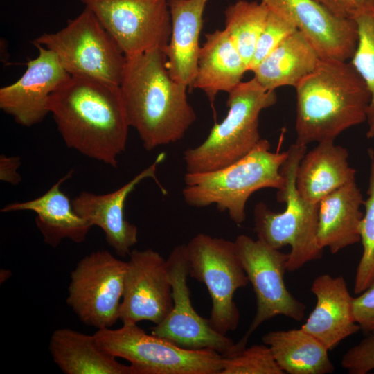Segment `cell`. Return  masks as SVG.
<instances>
[{
	"label": "cell",
	"mask_w": 374,
	"mask_h": 374,
	"mask_svg": "<svg viewBox=\"0 0 374 374\" xmlns=\"http://www.w3.org/2000/svg\"><path fill=\"white\" fill-rule=\"evenodd\" d=\"M166 260L173 307L161 323L151 328V333L185 349H211L223 357L244 348L215 330L209 320L194 309L187 281L189 273L185 244L176 246Z\"/></svg>",
	"instance_id": "cell-13"
},
{
	"label": "cell",
	"mask_w": 374,
	"mask_h": 374,
	"mask_svg": "<svg viewBox=\"0 0 374 374\" xmlns=\"http://www.w3.org/2000/svg\"><path fill=\"white\" fill-rule=\"evenodd\" d=\"M31 42L53 51L71 76L121 84L126 56L87 8L59 31L44 33Z\"/></svg>",
	"instance_id": "cell-7"
},
{
	"label": "cell",
	"mask_w": 374,
	"mask_h": 374,
	"mask_svg": "<svg viewBox=\"0 0 374 374\" xmlns=\"http://www.w3.org/2000/svg\"><path fill=\"white\" fill-rule=\"evenodd\" d=\"M288 151L271 152L270 143L260 139L246 156L224 168L184 176L182 195L185 202L193 207L215 204L220 211H227L237 224L246 218L245 205L256 190L283 188L285 178L280 168Z\"/></svg>",
	"instance_id": "cell-4"
},
{
	"label": "cell",
	"mask_w": 374,
	"mask_h": 374,
	"mask_svg": "<svg viewBox=\"0 0 374 374\" xmlns=\"http://www.w3.org/2000/svg\"><path fill=\"white\" fill-rule=\"evenodd\" d=\"M269 10L290 21L321 59L347 61L357 44L355 21L338 17L314 0H262Z\"/></svg>",
	"instance_id": "cell-15"
},
{
	"label": "cell",
	"mask_w": 374,
	"mask_h": 374,
	"mask_svg": "<svg viewBox=\"0 0 374 374\" xmlns=\"http://www.w3.org/2000/svg\"><path fill=\"white\" fill-rule=\"evenodd\" d=\"M295 89L297 143L334 141L366 121L371 94L350 62L321 58Z\"/></svg>",
	"instance_id": "cell-3"
},
{
	"label": "cell",
	"mask_w": 374,
	"mask_h": 374,
	"mask_svg": "<svg viewBox=\"0 0 374 374\" xmlns=\"http://www.w3.org/2000/svg\"><path fill=\"white\" fill-rule=\"evenodd\" d=\"M269 347L255 344L222 358L220 374H284Z\"/></svg>",
	"instance_id": "cell-30"
},
{
	"label": "cell",
	"mask_w": 374,
	"mask_h": 374,
	"mask_svg": "<svg viewBox=\"0 0 374 374\" xmlns=\"http://www.w3.org/2000/svg\"><path fill=\"white\" fill-rule=\"evenodd\" d=\"M119 87L129 125L147 150L182 139L196 120L188 87L172 79L163 49L126 57Z\"/></svg>",
	"instance_id": "cell-2"
},
{
	"label": "cell",
	"mask_w": 374,
	"mask_h": 374,
	"mask_svg": "<svg viewBox=\"0 0 374 374\" xmlns=\"http://www.w3.org/2000/svg\"><path fill=\"white\" fill-rule=\"evenodd\" d=\"M353 19L357 24L358 39L350 62L371 94L366 136L372 139L374 137V0H364Z\"/></svg>",
	"instance_id": "cell-28"
},
{
	"label": "cell",
	"mask_w": 374,
	"mask_h": 374,
	"mask_svg": "<svg viewBox=\"0 0 374 374\" xmlns=\"http://www.w3.org/2000/svg\"><path fill=\"white\" fill-rule=\"evenodd\" d=\"M205 37L190 90H202L213 106L217 93L230 92L249 69L225 29L207 33Z\"/></svg>",
	"instance_id": "cell-22"
},
{
	"label": "cell",
	"mask_w": 374,
	"mask_h": 374,
	"mask_svg": "<svg viewBox=\"0 0 374 374\" xmlns=\"http://www.w3.org/2000/svg\"><path fill=\"white\" fill-rule=\"evenodd\" d=\"M49 112L69 148L117 166L130 127L119 85L71 76L51 94Z\"/></svg>",
	"instance_id": "cell-1"
},
{
	"label": "cell",
	"mask_w": 374,
	"mask_h": 374,
	"mask_svg": "<svg viewBox=\"0 0 374 374\" xmlns=\"http://www.w3.org/2000/svg\"><path fill=\"white\" fill-rule=\"evenodd\" d=\"M185 245L189 276L204 283L211 298V326L223 335L235 330L240 313L233 295L249 281L235 242L199 233Z\"/></svg>",
	"instance_id": "cell-9"
},
{
	"label": "cell",
	"mask_w": 374,
	"mask_h": 374,
	"mask_svg": "<svg viewBox=\"0 0 374 374\" xmlns=\"http://www.w3.org/2000/svg\"><path fill=\"white\" fill-rule=\"evenodd\" d=\"M20 158L18 157L0 156V179L12 185H17L21 181V176L17 172L20 166Z\"/></svg>",
	"instance_id": "cell-35"
},
{
	"label": "cell",
	"mask_w": 374,
	"mask_h": 374,
	"mask_svg": "<svg viewBox=\"0 0 374 374\" xmlns=\"http://www.w3.org/2000/svg\"><path fill=\"white\" fill-rule=\"evenodd\" d=\"M234 242L256 297V314L242 338L248 341L262 323L278 315L301 321L306 306L293 296L284 281L289 253H283L246 235H238Z\"/></svg>",
	"instance_id": "cell-11"
},
{
	"label": "cell",
	"mask_w": 374,
	"mask_h": 374,
	"mask_svg": "<svg viewBox=\"0 0 374 374\" xmlns=\"http://www.w3.org/2000/svg\"><path fill=\"white\" fill-rule=\"evenodd\" d=\"M307 145L295 142L280 168L285 178L283 188L278 190L277 199L286 203L284 211L274 213L265 204L254 208V231L258 240L276 249L290 245L287 271L293 272L306 263L320 259L322 249L317 242L319 204L304 199L296 186L299 164L306 153Z\"/></svg>",
	"instance_id": "cell-5"
},
{
	"label": "cell",
	"mask_w": 374,
	"mask_h": 374,
	"mask_svg": "<svg viewBox=\"0 0 374 374\" xmlns=\"http://www.w3.org/2000/svg\"><path fill=\"white\" fill-rule=\"evenodd\" d=\"M353 314L363 332H374V283L359 296L353 298Z\"/></svg>",
	"instance_id": "cell-33"
},
{
	"label": "cell",
	"mask_w": 374,
	"mask_h": 374,
	"mask_svg": "<svg viewBox=\"0 0 374 374\" xmlns=\"http://www.w3.org/2000/svg\"><path fill=\"white\" fill-rule=\"evenodd\" d=\"M296 30V28L290 21L269 10L265 26L257 41L249 71H253L285 38Z\"/></svg>",
	"instance_id": "cell-31"
},
{
	"label": "cell",
	"mask_w": 374,
	"mask_h": 374,
	"mask_svg": "<svg viewBox=\"0 0 374 374\" xmlns=\"http://www.w3.org/2000/svg\"><path fill=\"white\" fill-rule=\"evenodd\" d=\"M341 366L350 374H366L374 369V332L343 355Z\"/></svg>",
	"instance_id": "cell-32"
},
{
	"label": "cell",
	"mask_w": 374,
	"mask_h": 374,
	"mask_svg": "<svg viewBox=\"0 0 374 374\" xmlns=\"http://www.w3.org/2000/svg\"><path fill=\"white\" fill-rule=\"evenodd\" d=\"M276 101L275 90L266 89L254 78L240 82L229 92L226 117L213 125L200 145L184 151L186 172L215 170L246 156L261 139L260 112Z\"/></svg>",
	"instance_id": "cell-6"
},
{
	"label": "cell",
	"mask_w": 374,
	"mask_h": 374,
	"mask_svg": "<svg viewBox=\"0 0 374 374\" xmlns=\"http://www.w3.org/2000/svg\"><path fill=\"white\" fill-rule=\"evenodd\" d=\"M268 13V8L262 1L258 3L245 0H239L225 10L224 29L248 69Z\"/></svg>",
	"instance_id": "cell-27"
},
{
	"label": "cell",
	"mask_w": 374,
	"mask_h": 374,
	"mask_svg": "<svg viewBox=\"0 0 374 374\" xmlns=\"http://www.w3.org/2000/svg\"><path fill=\"white\" fill-rule=\"evenodd\" d=\"M362 194L355 180L332 192L319 203L317 242L332 253L361 240Z\"/></svg>",
	"instance_id": "cell-23"
},
{
	"label": "cell",
	"mask_w": 374,
	"mask_h": 374,
	"mask_svg": "<svg viewBox=\"0 0 374 374\" xmlns=\"http://www.w3.org/2000/svg\"><path fill=\"white\" fill-rule=\"evenodd\" d=\"M98 345L116 358L130 363L136 374H220L223 356L211 349L188 350L156 335L137 323L117 329H98Z\"/></svg>",
	"instance_id": "cell-8"
},
{
	"label": "cell",
	"mask_w": 374,
	"mask_h": 374,
	"mask_svg": "<svg viewBox=\"0 0 374 374\" xmlns=\"http://www.w3.org/2000/svg\"><path fill=\"white\" fill-rule=\"evenodd\" d=\"M334 15L353 19L364 0H314Z\"/></svg>",
	"instance_id": "cell-34"
},
{
	"label": "cell",
	"mask_w": 374,
	"mask_h": 374,
	"mask_svg": "<svg viewBox=\"0 0 374 374\" xmlns=\"http://www.w3.org/2000/svg\"><path fill=\"white\" fill-rule=\"evenodd\" d=\"M127 261L106 250L82 258L70 274L66 303L81 322L98 329L119 320Z\"/></svg>",
	"instance_id": "cell-10"
},
{
	"label": "cell",
	"mask_w": 374,
	"mask_h": 374,
	"mask_svg": "<svg viewBox=\"0 0 374 374\" xmlns=\"http://www.w3.org/2000/svg\"><path fill=\"white\" fill-rule=\"evenodd\" d=\"M321 57L304 35L296 30L285 38L252 71L266 89L296 86L310 73Z\"/></svg>",
	"instance_id": "cell-25"
},
{
	"label": "cell",
	"mask_w": 374,
	"mask_h": 374,
	"mask_svg": "<svg viewBox=\"0 0 374 374\" xmlns=\"http://www.w3.org/2000/svg\"><path fill=\"white\" fill-rule=\"evenodd\" d=\"M98 19L126 57L164 49L171 32L168 0H80Z\"/></svg>",
	"instance_id": "cell-12"
},
{
	"label": "cell",
	"mask_w": 374,
	"mask_h": 374,
	"mask_svg": "<svg viewBox=\"0 0 374 374\" xmlns=\"http://www.w3.org/2000/svg\"><path fill=\"white\" fill-rule=\"evenodd\" d=\"M285 373L328 374L335 371L328 350L301 328L270 331L262 337Z\"/></svg>",
	"instance_id": "cell-26"
},
{
	"label": "cell",
	"mask_w": 374,
	"mask_h": 374,
	"mask_svg": "<svg viewBox=\"0 0 374 374\" xmlns=\"http://www.w3.org/2000/svg\"><path fill=\"white\" fill-rule=\"evenodd\" d=\"M371 161L367 199L364 202L365 214L360 223L359 234L363 253L357 267L353 290L360 294L374 283V151L368 150Z\"/></svg>",
	"instance_id": "cell-29"
},
{
	"label": "cell",
	"mask_w": 374,
	"mask_h": 374,
	"mask_svg": "<svg viewBox=\"0 0 374 374\" xmlns=\"http://www.w3.org/2000/svg\"><path fill=\"white\" fill-rule=\"evenodd\" d=\"M208 0H168L172 32L163 49L172 79L189 89L196 75L199 37L203 13Z\"/></svg>",
	"instance_id": "cell-20"
},
{
	"label": "cell",
	"mask_w": 374,
	"mask_h": 374,
	"mask_svg": "<svg viewBox=\"0 0 374 374\" xmlns=\"http://www.w3.org/2000/svg\"><path fill=\"white\" fill-rule=\"evenodd\" d=\"M311 291L317 303L301 328L328 350L361 330L353 314V298L343 276L320 275L314 280Z\"/></svg>",
	"instance_id": "cell-18"
},
{
	"label": "cell",
	"mask_w": 374,
	"mask_h": 374,
	"mask_svg": "<svg viewBox=\"0 0 374 374\" xmlns=\"http://www.w3.org/2000/svg\"><path fill=\"white\" fill-rule=\"evenodd\" d=\"M165 156L160 153L150 166L115 191L103 195L84 191L71 200L75 213L92 226L100 228L108 244L121 257L129 256L138 242L137 226L125 217V201L143 180L152 178L158 183L157 168Z\"/></svg>",
	"instance_id": "cell-17"
},
{
	"label": "cell",
	"mask_w": 374,
	"mask_h": 374,
	"mask_svg": "<svg viewBox=\"0 0 374 374\" xmlns=\"http://www.w3.org/2000/svg\"><path fill=\"white\" fill-rule=\"evenodd\" d=\"M128 256L119 320L158 324L173 307L167 260L152 249H134Z\"/></svg>",
	"instance_id": "cell-14"
},
{
	"label": "cell",
	"mask_w": 374,
	"mask_h": 374,
	"mask_svg": "<svg viewBox=\"0 0 374 374\" xmlns=\"http://www.w3.org/2000/svg\"><path fill=\"white\" fill-rule=\"evenodd\" d=\"M38 55L29 60L16 82L0 89V108L19 125L30 127L49 114V100L71 75L51 50L33 44Z\"/></svg>",
	"instance_id": "cell-16"
},
{
	"label": "cell",
	"mask_w": 374,
	"mask_h": 374,
	"mask_svg": "<svg viewBox=\"0 0 374 374\" xmlns=\"http://www.w3.org/2000/svg\"><path fill=\"white\" fill-rule=\"evenodd\" d=\"M72 174L73 170L68 172L40 197L8 204L1 211H33L36 214V225L44 242L52 247H57L64 239L75 243L84 242L92 226L75 213L72 201L60 189Z\"/></svg>",
	"instance_id": "cell-19"
},
{
	"label": "cell",
	"mask_w": 374,
	"mask_h": 374,
	"mask_svg": "<svg viewBox=\"0 0 374 374\" xmlns=\"http://www.w3.org/2000/svg\"><path fill=\"white\" fill-rule=\"evenodd\" d=\"M348 152L334 141L318 143L301 159L296 175V186L306 201L319 204L326 196L355 180L356 170L349 166Z\"/></svg>",
	"instance_id": "cell-21"
},
{
	"label": "cell",
	"mask_w": 374,
	"mask_h": 374,
	"mask_svg": "<svg viewBox=\"0 0 374 374\" xmlns=\"http://www.w3.org/2000/svg\"><path fill=\"white\" fill-rule=\"evenodd\" d=\"M53 362L65 374H136L118 362L89 335L68 328L55 330L48 345Z\"/></svg>",
	"instance_id": "cell-24"
}]
</instances>
